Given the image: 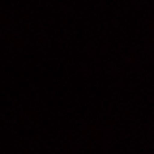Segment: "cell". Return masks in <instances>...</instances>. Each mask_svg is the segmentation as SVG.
<instances>
[]
</instances>
